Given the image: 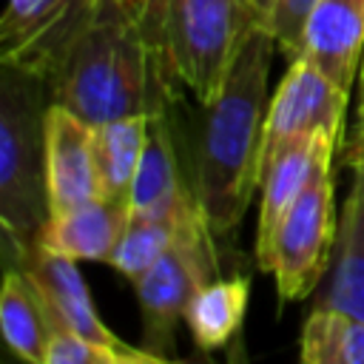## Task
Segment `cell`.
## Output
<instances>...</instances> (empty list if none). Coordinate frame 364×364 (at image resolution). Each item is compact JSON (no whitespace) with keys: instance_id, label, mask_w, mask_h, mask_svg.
<instances>
[{"instance_id":"obj_11","label":"cell","mask_w":364,"mask_h":364,"mask_svg":"<svg viewBox=\"0 0 364 364\" xmlns=\"http://www.w3.org/2000/svg\"><path fill=\"white\" fill-rule=\"evenodd\" d=\"M327 148L341 151V142L324 131L296 136V139L284 142L262 168V173H259L262 199H259V228H256V262H259V267H264L282 219L287 216L293 202L307 188V182H310V176H313V171H316V165Z\"/></svg>"},{"instance_id":"obj_16","label":"cell","mask_w":364,"mask_h":364,"mask_svg":"<svg viewBox=\"0 0 364 364\" xmlns=\"http://www.w3.org/2000/svg\"><path fill=\"white\" fill-rule=\"evenodd\" d=\"M0 330H3L6 347L17 358L28 364H46L51 318L31 279L20 267H11V264H6V273H3Z\"/></svg>"},{"instance_id":"obj_7","label":"cell","mask_w":364,"mask_h":364,"mask_svg":"<svg viewBox=\"0 0 364 364\" xmlns=\"http://www.w3.org/2000/svg\"><path fill=\"white\" fill-rule=\"evenodd\" d=\"M97 6L100 0H9L0 17V63L48 82Z\"/></svg>"},{"instance_id":"obj_18","label":"cell","mask_w":364,"mask_h":364,"mask_svg":"<svg viewBox=\"0 0 364 364\" xmlns=\"http://www.w3.org/2000/svg\"><path fill=\"white\" fill-rule=\"evenodd\" d=\"M151 119V114H125L94 125V162L100 196L128 199L131 182L136 176L148 142Z\"/></svg>"},{"instance_id":"obj_23","label":"cell","mask_w":364,"mask_h":364,"mask_svg":"<svg viewBox=\"0 0 364 364\" xmlns=\"http://www.w3.org/2000/svg\"><path fill=\"white\" fill-rule=\"evenodd\" d=\"M341 159H344V165H364V122H358L355 125V131L344 139V145H341Z\"/></svg>"},{"instance_id":"obj_20","label":"cell","mask_w":364,"mask_h":364,"mask_svg":"<svg viewBox=\"0 0 364 364\" xmlns=\"http://www.w3.org/2000/svg\"><path fill=\"white\" fill-rule=\"evenodd\" d=\"M196 208H199V202L179 213H131L128 225L122 230V239H119L117 250L111 253L108 264L128 282L142 279L159 262V256L171 247L185 216L193 213Z\"/></svg>"},{"instance_id":"obj_3","label":"cell","mask_w":364,"mask_h":364,"mask_svg":"<svg viewBox=\"0 0 364 364\" xmlns=\"http://www.w3.org/2000/svg\"><path fill=\"white\" fill-rule=\"evenodd\" d=\"M48 102L40 77L0 63V228L6 253L31 245L51 216L43 145Z\"/></svg>"},{"instance_id":"obj_15","label":"cell","mask_w":364,"mask_h":364,"mask_svg":"<svg viewBox=\"0 0 364 364\" xmlns=\"http://www.w3.org/2000/svg\"><path fill=\"white\" fill-rule=\"evenodd\" d=\"M250 301V276H216L205 282L188 304L185 324L191 330L193 347L199 353H216L233 344L245 324Z\"/></svg>"},{"instance_id":"obj_6","label":"cell","mask_w":364,"mask_h":364,"mask_svg":"<svg viewBox=\"0 0 364 364\" xmlns=\"http://www.w3.org/2000/svg\"><path fill=\"white\" fill-rule=\"evenodd\" d=\"M338 148H327L287 216L282 219L270 256L264 262V273L276 279V293L282 304L307 299L330 262L333 242L338 236L336 222V182H333V159Z\"/></svg>"},{"instance_id":"obj_24","label":"cell","mask_w":364,"mask_h":364,"mask_svg":"<svg viewBox=\"0 0 364 364\" xmlns=\"http://www.w3.org/2000/svg\"><path fill=\"white\" fill-rule=\"evenodd\" d=\"M358 122H364V60L358 71Z\"/></svg>"},{"instance_id":"obj_17","label":"cell","mask_w":364,"mask_h":364,"mask_svg":"<svg viewBox=\"0 0 364 364\" xmlns=\"http://www.w3.org/2000/svg\"><path fill=\"white\" fill-rule=\"evenodd\" d=\"M324 304L364 318V168H353V185L338 222V256Z\"/></svg>"},{"instance_id":"obj_10","label":"cell","mask_w":364,"mask_h":364,"mask_svg":"<svg viewBox=\"0 0 364 364\" xmlns=\"http://www.w3.org/2000/svg\"><path fill=\"white\" fill-rule=\"evenodd\" d=\"M43 145L51 213L68 210L100 196L94 162V125L88 119L51 100L43 117Z\"/></svg>"},{"instance_id":"obj_22","label":"cell","mask_w":364,"mask_h":364,"mask_svg":"<svg viewBox=\"0 0 364 364\" xmlns=\"http://www.w3.org/2000/svg\"><path fill=\"white\" fill-rule=\"evenodd\" d=\"M259 20L267 26L273 34L279 51L293 60L301 54V34H304V20L313 9L316 0H250Z\"/></svg>"},{"instance_id":"obj_4","label":"cell","mask_w":364,"mask_h":364,"mask_svg":"<svg viewBox=\"0 0 364 364\" xmlns=\"http://www.w3.org/2000/svg\"><path fill=\"white\" fill-rule=\"evenodd\" d=\"M256 20L250 0H162L171 65L202 108L222 94L239 46Z\"/></svg>"},{"instance_id":"obj_2","label":"cell","mask_w":364,"mask_h":364,"mask_svg":"<svg viewBox=\"0 0 364 364\" xmlns=\"http://www.w3.org/2000/svg\"><path fill=\"white\" fill-rule=\"evenodd\" d=\"M276 48L267 26L256 20L239 46L222 94L205 105L193 193L216 236L236 233L250 196L259 191V148L270 105L267 77Z\"/></svg>"},{"instance_id":"obj_14","label":"cell","mask_w":364,"mask_h":364,"mask_svg":"<svg viewBox=\"0 0 364 364\" xmlns=\"http://www.w3.org/2000/svg\"><path fill=\"white\" fill-rule=\"evenodd\" d=\"M191 205H196V193L179 176L168 119L154 117L136 176L128 191V208L131 213H179Z\"/></svg>"},{"instance_id":"obj_12","label":"cell","mask_w":364,"mask_h":364,"mask_svg":"<svg viewBox=\"0 0 364 364\" xmlns=\"http://www.w3.org/2000/svg\"><path fill=\"white\" fill-rule=\"evenodd\" d=\"M301 54L350 91L364 60V0H316L304 20Z\"/></svg>"},{"instance_id":"obj_21","label":"cell","mask_w":364,"mask_h":364,"mask_svg":"<svg viewBox=\"0 0 364 364\" xmlns=\"http://www.w3.org/2000/svg\"><path fill=\"white\" fill-rule=\"evenodd\" d=\"M46 364H165L145 347H111L102 341H94L82 333L54 327L48 338V355Z\"/></svg>"},{"instance_id":"obj_8","label":"cell","mask_w":364,"mask_h":364,"mask_svg":"<svg viewBox=\"0 0 364 364\" xmlns=\"http://www.w3.org/2000/svg\"><path fill=\"white\" fill-rule=\"evenodd\" d=\"M347 97L350 91L338 88L304 54L293 57L267 105L262 148H259V173L267 165V159L296 136L324 131L344 145Z\"/></svg>"},{"instance_id":"obj_25","label":"cell","mask_w":364,"mask_h":364,"mask_svg":"<svg viewBox=\"0 0 364 364\" xmlns=\"http://www.w3.org/2000/svg\"><path fill=\"white\" fill-rule=\"evenodd\" d=\"M353 168H355V165H353ZM361 168H364V165H361Z\"/></svg>"},{"instance_id":"obj_19","label":"cell","mask_w":364,"mask_h":364,"mask_svg":"<svg viewBox=\"0 0 364 364\" xmlns=\"http://www.w3.org/2000/svg\"><path fill=\"white\" fill-rule=\"evenodd\" d=\"M299 358L304 364H364V318L318 301L301 324Z\"/></svg>"},{"instance_id":"obj_1","label":"cell","mask_w":364,"mask_h":364,"mask_svg":"<svg viewBox=\"0 0 364 364\" xmlns=\"http://www.w3.org/2000/svg\"><path fill=\"white\" fill-rule=\"evenodd\" d=\"M176 85L182 82L168 57L162 0H100L46 82L54 102L91 125L125 114L168 117Z\"/></svg>"},{"instance_id":"obj_9","label":"cell","mask_w":364,"mask_h":364,"mask_svg":"<svg viewBox=\"0 0 364 364\" xmlns=\"http://www.w3.org/2000/svg\"><path fill=\"white\" fill-rule=\"evenodd\" d=\"M6 264L20 267L31 279V284L37 287L54 327L82 333V336L102 341V344H111V347H131L114 330H108L105 321L100 318L94 299H91V290L82 282L74 259L51 253L43 245L31 242L14 253H6Z\"/></svg>"},{"instance_id":"obj_5","label":"cell","mask_w":364,"mask_h":364,"mask_svg":"<svg viewBox=\"0 0 364 364\" xmlns=\"http://www.w3.org/2000/svg\"><path fill=\"white\" fill-rule=\"evenodd\" d=\"M216 233L205 222L202 208L185 216L171 247L159 262L134 282L142 313V347L162 361L176 358V327L185 321L196 290L219 276Z\"/></svg>"},{"instance_id":"obj_13","label":"cell","mask_w":364,"mask_h":364,"mask_svg":"<svg viewBox=\"0 0 364 364\" xmlns=\"http://www.w3.org/2000/svg\"><path fill=\"white\" fill-rule=\"evenodd\" d=\"M128 199L94 196L68 210L51 213L37 230L34 242L51 253L68 256L74 262H105L117 250L122 230L128 225Z\"/></svg>"}]
</instances>
